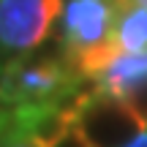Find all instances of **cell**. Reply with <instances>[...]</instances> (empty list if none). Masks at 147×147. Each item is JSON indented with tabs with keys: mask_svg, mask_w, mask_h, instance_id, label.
<instances>
[{
	"mask_svg": "<svg viewBox=\"0 0 147 147\" xmlns=\"http://www.w3.org/2000/svg\"><path fill=\"white\" fill-rule=\"evenodd\" d=\"M79 79L84 76L74 74L65 60H38L30 55H22L3 65L0 101L8 106L52 104Z\"/></svg>",
	"mask_w": 147,
	"mask_h": 147,
	"instance_id": "obj_1",
	"label": "cell"
},
{
	"mask_svg": "<svg viewBox=\"0 0 147 147\" xmlns=\"http://www.w3.org/2000/svg\"><path fill=\"white\" fill-rule=\"evenodd\" d=\"M63 8V0H0V65L47 41Z\"/></svg>",
	"mask_w": 147,
	"mask_h": 147,
	"instance_id": "obj_2",
	"label": "cell"
},
{
	"mask_svg": "<svg viewBox=\"0 0 147 147\" xmlns=\"http://www.w3.org/2000/svg\"><path fill=\"white\" fill-rule=\"evenodd\" d=\"M76 125L93 142V147H123L144 131L142 117L131 109V104L106 93H98L84 106Z\"/></svg>",
	"mask_w": 147,
	"mask_h": 147,
	"instance_id": "obj_3",
	"label": "cell"
},
{
	"mask_svg": "<svg viewBox=\"0 0 147 147\" xmlns=\"http://www.w3.org/2000/svg\"><path fill=\"white\" fill-rule=\"evenodd\" d=\"M117 30V14L109 0H68L60 16V33L71 52L104 44Z\"/></svg>",
	"mask_w": 147,
	"mask_h": 147,
	"instance_id": "obj_4",
	"label": "cell"
},
{
	"mask_svg": "<svg viewBox=\"0 0 147 147\" xmlns=\"http://www.w3.org/2000/svg\"><path fill=\"white\" fill-rule=\"evenodd\" d=\"M95 79L101 84V93L115 95V98H128L134 90L147 84V49L120 52Z\"/></svg>",
	"mask_w": 147,
	"mask_h": 147,
	"instance_id": "obj_5",
	"label": "cell"
},
{
	"mask_svg": "<svg viewBox=\"0 0 147 147\" xmlns=\"http://www.w3.org/2000/svg\"><path fill=\"white\" fill-rule=\"evenodd\" d=\"M115 38L120 41L123 52H139L147 49V5H136L125 16L117 19Z\"/></svg>",
	"mask_w": 147,
	"mask_h": 147,
	"instance_id": "obj_6",
	"label": "cell"
},
{
	"mask_svg": "<svg viewBox=\"0 0 147 147\" xmlns=\"http://www.w3.org/2000/svg\"><path fill=\"white\" fill-rule=\"evenodd\" d=\"M0 147H38L22 131L16 120V106H8L0 101Z\"/></svg>",
	"mask_w": 147,
	"mask_h": 147,
	"instance_id": "obj_7",
	"label": "cell"
},
{
	"mask_svg": "<svg viewBox=\"0 0 147 147\" xmlns=\"http://www.w3.org/2000/svg\"><path fill=\"white\" fill-rule=\"evenodd\" d=\"M52 147H93V142L84 136V131H82L79 125H74V128H68V131H65Z\"/></svg>",
	"mask_w": 147,
	"mask_h": 147,
	"instance_id": "obj_8",
	"label": "cell"
},
{
	"mask_svg": "<svg viewBox=\"0 0 147 147\" xmlns=\"http://www.w3.org/2000/svg\"><path fill=\"white\" fill-rule=\"evenodd\" d=\"M123 147H147V131H142L139 136H134L128 144H123Z\"/></svg>",
	"mask_w": 147,
	"mask_h": 147,
	"instance_id": "obj_9",
	"label": "cell"
},
{
	"mask_svg": "<svg viewBox=\"0 0 147 147\" xmlns=\"http://www.w3.org/2000/svg\"><path fill=\"white\" fill-rule=\"evenodd\" d=\"M0 87H3V65H0Z\"/></svg>",
	"mask_w": 147,
	"mask_h": 147,
	"instance_id": "obj_10",
	"label": "cell"
},
{
	"mask_svg": "<svg viewBox=\"0 0 147 147\" xmlns=\"http://www.w3.org/2000/svg\"><path fill=\"white\" fill-rule=\"evenodd\" d=\"M136 5H147V0H136Z\"/></svg>",
	"mask_w": 147,
	"mask_h": 147,
	"instance_id": "obj_11",
	"label": "cell"
},
{
	"mask_svg": "<svg viewBox=\"0 0 147 147\" xmlns=\"http://www.w3.org/2000/svg\"><path fill=\"white\" fill-rule=\"evenodd\" d=\"M144 131H147V128H144Z\"/></svg>",
	"mask_w": 147,
	"mask_h": 147,
	"instance_id": "obj_12",
	"label": "cell"
}]
</instances>
